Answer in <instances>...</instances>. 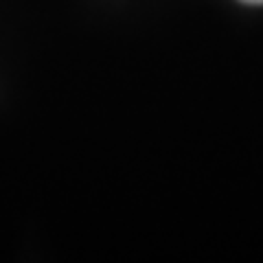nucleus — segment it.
Here are the masks:
<instances>
[{
    "mask_svg": "<svg viewBox=\"0 0 263 263\" xmlns=\"http://www.w3.org/2000/svg\"><path fill=\"white\" fill-rule=\"evenodd\" d=\"M246 5H263V0H241Z\"/></svg>",
    "mask_w": 263,
    "mask_h": 263,
    "instance_id": "nucleus-1",
    "label": "nucleus"
}]
</instances>
